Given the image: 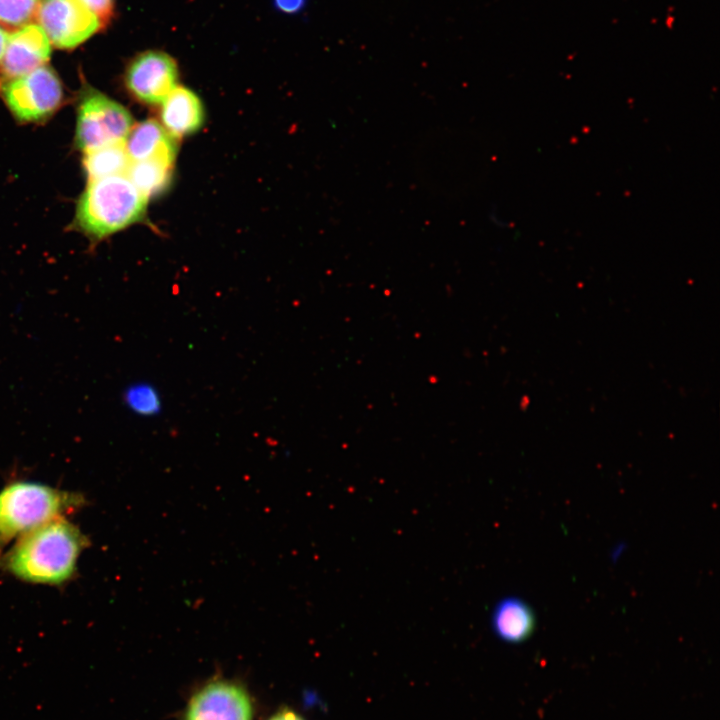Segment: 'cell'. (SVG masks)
<instances>
[{"label": "cell", "instance_id": "1", "mask_svg": "<svg viewBox=\"0 0 720 720\" xmlns=\"http://www.w3.org/2000/svg\"><path fill=\"white\" fill-rule=\"evenodd\" d=\"M89 539L66 517L26 532L0 556V567L34 584L61 585L75 575L77 560Z\"/></svg>", "mask_w": 720, "mask_h": 720}, {"label": "cell", "instance_id": "2", "mask_svg": "<svg viewBox=\"0 0 720 720\" xmlns=\"http://www.w3.org/2000/svg\"><path fill=\"white\" fill-rule=\"evenodd\" d=\"M84 496L46 484L17 480L0 491V556L26 532L84 506Z\"/></svg>", "mask_w": 720, "mask_h": 720}, {"label": "cell", "instance_id": "3", "mask_svg": "<svg viewBox=\"0 0 720 720\" xmlns=\"http://www.w3.org/2000/svg\"><path fill=\"white\" fill-rule=\"evenodd\" d=\"M145 197L125 174L89 180L76 210V222L89 236L102 239L141 221Z\"/></svg>", "mask_w": 720, "mask_h": 720}, {"label": "cell", "instance_id": "4", "mask_svg": "<svg viewBox=\"0 0 720 720\" xmlns=\"http://www.w3.org/2000/svg\"><path fill=\"white\" fill-rule=\"evenodd\" d=\"M133 126L129 111L94 90L81 99L78 108L75 140L84 153L122 143Z\"/></svg>", "mask_w": 720, "mask_h": 720}, {"label": "cell", "instance_id": "5", "mask_svg": "<svg viewBox=\"0 0 720 720\" xmlns=\"http://www.w3.org/2000/svg\"><path fill=\"white\" fill-rule=\"evenodd\" d=\"M3 96L18 120L33 122L47 118L59 107L63 91L54 71L42 66L8 80Z\"/></svg>", "mask_w": 720, "mask_h": 720}, {"label": "cell", "instance_id": "6", "mask_svg": "<svg viewBox=\"0 0 720 720\" xmlns=\"http://www.w3.org/2000/svg\"><path fill=\"white\" fill-rule=\"evenodd\" d=\"M35 17L50 43L61 49L78 46L103 27L97 16L74 0H41Z\"/></svg>", "mask_w": 720, "mask_h": 720}, {"label": "cell", "instance_id": "7", "mask_svg": "<svg viewBox=\"0 0 720 720\" xmlns=\"http://www.w3.org/2000/svg\"><path fill=\"white\" fill-rule=\"evenodd\" d=\"M176 60L160 50H147L138 54L128 65L125 84L128 91L140 102L158 104L177 86Z\"/></svg>", "mask_w": 720, "mask_h": 720}, {"label": "cell", "instance_id": "8", "mask_svg": "<svg viewBox=\"0 0 720 720\" xmlns=\"http://www.w3.org/2000/svg\"><path fill=\"white\" fill-rule=\"evenodd\" d=\"M246 690L228 680L209 682L191 698L184 720H252Z\"/></svg>", "mask_w": 720, "mask_h": 720}, {"label": "cell", "instance_id": "9", "mask_svg": "<svg viewBox=\"0 0 720 720\" xmlns=\"http://www.w3.org/2000/svg\"><path fill=\"white\" fill-rule=\"evenodd\" d=\"M51 43L38 24H26L8 34L0 61L8 80L27 74L49 60Z\"/></svg>", "mask_w": 720, "mask_h": 720}, {"label": "cell", "instance_id": "10", "mask_svg": "<svg viewBox=\"0 0 720 720\" xmlns=\"http://www.w3.org/2000/svg\"><path fill=\"white\" fill-rule=\"evenodd\" d=\"M160 116L162 126L175 139L195 133L204 123L199 97L183 86H176L162 101Z\"/></svg>", "mask_w": 720, "mask_h": 720}, {"label": "cell", "instance_id": "11", "mask_svg": "<svg viewBox=\"0 0 720 720\" xmlns=\"http://www.w3.org/2000/svg\"><path fill=\"white\" fill-rule=\"evenodd\" d=\"M535 614L522 599L510 596L496 603L491 614V627L502 641L518 644L526 641L535 630Z\"/></svg>", "mask_w": 720, "mask_h": 720}, {"label": "cell", "instance_id": "12", "mask_svg": "<svg viewBox=\"0 0 720 720\" xmlns=\"http://www.w3.org/2000/svg\"><path fill=\"white\" fill-rule=\"evenodd\" d=\"M124 146L132 162L153 157L176 159V139L153 119L132 127L124 140Z\"/></svg>", "mask_w": 720, "mask_h": 720}, {"label": "cell", "instance_id": "13", "mask_svg": "<svg viewBox=\"0 0 720 720\" xmlns=\"http://www.w3.org/2000/svg\"><path fill=\"white\" fill-rule=\"evenodd\" d=\"M175 159L153 157L147 160L131 162L126 176L145 196L150 197L162 192L170 182Z\"/></svg>", "mask_w": 720, "mask_h": 720}, {"label": "cell", "instance_id": "14", "mask_svg": "<svg viewBox=\"0 0 720 720\" xmlns=\"http://www.w3.org/2000/svg\"><path fill=\"white\" fill-rule=\"evenodd\" d=\"M131 162L122 142L86 152L83 165L89 180H94L126 174Z\"/></svg>", "mask_w": 720, "mask_h": 720}, {"label": "cell", "instance_id": "15", "mask_svg": "<svg viewBox=\"0 0 720 720\" xmlns=\"http://www.w3.org/2000/svg\"><path fill=\"white\" fill-rule=\"evenodd\" d=\"M126 406L140 416H154L161 410V398L154 386L136 383L127 387L123 394Z\"/></svg>", "mask_w": 720, "mask_h": 720}, {"label": "cell", "instance_id": "16", "mask_svg": "<svg viewBox=\"0 0 720 720\" xmlns=\"http://www.w3.org/2000/svg\"><path fill=\"white\" fill-rule=\"evenodd\" d=\"M41 0H0V26L18 29L35 15Z\"/></svg>", "mask_w": 720, "mask_h": 720}, {"label": "cell", "instance_id": "17", "mask_svg": "<svg viewBox=\"0 0 720 720\" xmlns=\"http://www.w3.org/2000/svg\"><path fill=\"white\" fill-rule=\"evenodd\" d=\"M76 3L81 5L86 10L93 13L99 18L102 25L107 24L112 15L114 9V0H74Z\"/></svg>", "mask_w": 720, "mask_h": 720}, {"label": "cell", "instance_id": "18", "mask_svg": "<svg viewBox=\"0 0 720 720\" xmlns=\"http://www.w3.org/2000/svg\"><path fill=\"white\" fill-rule=\"evenodd\" d=\"M275 7L285 14H297L301 12L307 0H273Z\"/></svg>", "mask_w": 720, "mask_h": 720}, {"label": "cell", "instance_id": "19", "mask_svg": "<svg viewBox=\"0 0 720 720\" xmlns=\"http://www.w3.org/2000/svg\"><path fill=\"white\" fill-rule=\"evenodd\" d=\"M269 720H304L299 714L290 710L283 709L275 713Z\"/></svg>", "mask_w": 720, "mask_h": 720}, {"label": "cell", "instance_id": "20", "mask_svg": "<svg viewBox=\"0 0 720 720\" xmlns=\"http://www.w3.org/2000/svg\"><path fill=\"white\" fill-rule=\"evenodd\" d=\"M8 34L6 33L5 29L0 26V61L4 53V49L6 46Z\"/></svg>", "mask_w": 720, "mask_h": 720}]
</instances>
